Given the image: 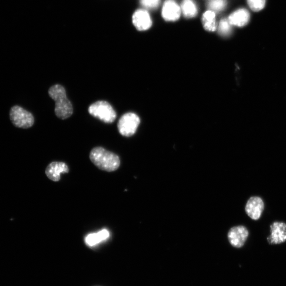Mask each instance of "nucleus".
Listing matches in <instances>:
<instances>
[{"instance_id":"18","label":"nucleus","mask_w":286,"mask_h":286,"mask_svg":"<svg viewBox=\"0 0 286 286\" xmlns=\"http://www.w3.org/2000/svg\"><path fill=\"white\" fill-rule=\"evenodd\" d=\"M249 7L254 11L263 10L265 7L266 0H247Z\"/></svg>"},{"instance_id":"4","label":"nucleus","mask_w":286,"mask_h":286,"mask_svg":"<svg viewBox=\"0 0 286 286\" xmlns=\"http://www.w3.org/2000/svg\"><path fill=\"white\" fill-rule=\"evenodd\" d=\"M10 117L13 124L18 128H29L34 124L35 120L32 114L18 106L11 108Z\"/></svg>"},{"instance_id":"12","label":"nucleus","mask_w":286,"mask_h":286,"mask_svg":"<svg viewBox=\"0 0 286 286\" xmlns=\"http://www.w3.org/2000/svg\"><path fill=\"white\" fill-rule=\"evenodd\" d=\"M250 19L249 11L245 9H240L231 13L228 20L231 25L241 27L247 25Z\"/></svg>"},{"instance_id":"13","label":"nucleus","mask_w":286,"mask_h":286,"mask_svg":"<svg viewBox=\"0 0 286 286\" xmlns=\"http://www.w3.org/2000/svg\"><path fill=\"white\" fill-rule=\"evenodd\" d=\"M110 231L106 229H103L98 233L88 235L85 239V242L88 246L93 247L107 240L110 237Z\"/></svg>"},{"instance_id":"6","label":"nucleus","mask_w":286,"mask_h":286,"mask_svg":"<svg viewBox=\"0 0 286 286\" xmlns=\"http://www.w3.org/2000/svg\"><path fill=\"white\" fill-rule=\"evenodd\" d=\"M249 236L248 229L245 226L239 225L231 228L227 237L230 244L237 248L242 247Z\"/></svg>"},{"instance_id":"16","label":"nucleus","mask_w":286,"mask_h":286,"mask_svg":"<svg viewBox=\"0 0 286 286\" xmlns=\"http://www.w3.org/2000/svg\"><path fill=\"white\" fill-rule=\"evenodd\" d=\"M232 25H231L228 19H223L219 23L218 27V31L220 35L223 37H228L232 31Z\"/></svg>"},{"instance_id":"15","label":"nucleus","mask_w":286,"mask_h":286,"mask_svg":"<svg viewBox=\"0 0 286 286\" xmlns=\"http://www.w3.org/2000/svg\"><path fill=\"white\" fill-rule=\"evenodd\" d=\"M180 7L181 12L186 18H193L197 15L198 8L194 0H183Z\"/></svg>"},{"instance_id":"9","label":"nucleus","mask_w":286,"mask_h":286,"mask_svg":"<svg viewBox=\"0 0 286 286\" xmlns=\"http://www.w3.org/2000/svg\"><path fill=\"white\" fill-rule=\"evenodd\" d=\"M132 19L136 29L140 31L149 30L152 24V20L150 15L144 9H140L135 11Z\"/></svg>"},{"instance_id":"1","label":"nucleus","mask_w":286,"mask_h":286,"mask_svg":"<svg viewBox=\"0 0 286 286\" xmlns=\"http://www.w3.org/2000/svg\"><path fill=\"white\" fill-rule=\"evenodd\" d=\"M90 159L98 169L107 172L115 171L120 165L119 157L102 147L93 148L90 153Z\"/></svg>"},{"instance_id":"14","label":"nucleus","mask_w":286,"mask_h":286,"mask_svg":"<svg viewBox=\"0 0 286 286\" xmlns=\"http://www.w3.org/2000/svg\"><path fill=\"white\" fill-rule=\"evenodd\" d=\"M202 23L205 30L210 32H215L217 30L215 12L209 10L204 13Z\"/></svg>"},{"instance_id":"5","label":"nucleus","mask_w":286,"mask_h":286,"mask_svg":"<svg viewBox=\"0 0 286 286\" xmlns=\"http://www.w3.org/2000/svg\"><path fill=\"white\" fill-rule=\"evenodd\" d=\"M140 124L139 117L133 113L122 115L118 121L117 127L121 135L126 137L133 135Z\"/></svg>"},{"instance_id":"17","label":"nucleus","mask_w":286,"mask_h":286,"mask_svg":"<svg viewBox=\"0 0 286 286\" xmlns=\"http://www.w3.org/2000/svg\"><path fill=\"white\" fill-rule=\"evenodd\" d=\"M208 7L214 12H221L224 10L227 5L226 0H210Z\"/></svg>"},{"instance_id":"19","label":"nucleus","mask_w":286,"mask_h":286,"mask_svg":"<svg viewBox=\"0 0 286 286\" xmlns=\"http://www.w3.org/2000/svg\"><path fill=\"white\" fill-rule=\"evenodd\" d=\"M140 3L146 9L155 10L160 6L161 0H141Z\"/></svg>"},{"instance_id":"10","label":"nucleus","mask_w":286,"mask_h":286,"mask_svg":"<svg viewBox=\"0 0 286 286\" xmlns=\"http://www.w3.org/2000/svg\"><path fill=\"white\" fill-rule=\"evenodd\" d=\"M181 7L172 0L166 1L162 9V16L167 21L178 20L181 14Z\"/></svg>"},{"instance_id":"2","label":"nucleus","mask_w":286,"mask_h":286,"mask_svg":"<svg viewBox=\"0 0 286 286\" xmlns=\"http://www.w3.org/2000/svg\"><path fill=\"white\" fill-rule=\"evenodd\" d=\"M50 97L56 102L55 113L58 117L65 119L72 116L73 106L67 99L64 88L60 85L51 87L48 91Z\"/></svg>"},{"instance_id":"7","label":"nucleus","mask_w":286,"mask_h":286,"mask_svg":"<svg viewBox=\"0 0 286 286\" xmlns=\"http://www.w3.org/2000/svg\"><path fill=\"white\" fill-rule=\"evenodd\" d=\"M264 210V201L261 197L258 196L250 198L245 208L247 214L254 221L261 219Z\"/></svg>"},{"instance_id":"3","label":"nucleus","mask_w":286,"mask_h":286,"mask_svg":"<svg viewBox=\"0 0 286 286\" xmlns=\"http://www.w3.org/2000/svg\"><path fill=\"white\" fill-rule=\"evenodd\" d=\"M89 114L106 123H112L117 114L111 105L106 101H98L92 104L88 109Z\"/></svg>"},{"instance_id":"8","label":"nucleus","mask_w":286,"mask_h":286,"mask_svg":"<svg viewBox=\"0 0 286 286\" xmlns=\"http://www.w3.org/2000/svg\"><path fill=\"white\" fill-rule=\"evenodd\" d=\"M270 236L267 238L270 244H279L286 241V224L275 222L270 226Z\"/></svg>"},{"instance_id":"11","label":"nucleus","mask_w":286,"mask_h":286,"mask_svg":"<svg viewBox=\"0 0 286 286\" xmlns=\"http://www.w3.org/2000/svg\"><path fill=\"white\" fill-rule=\"evenodd\" d=\"M69 172V169L65 163L53 162L47 166L45 173L48 178L54 182H58L61 179V174Z\"/></svg>"}]
</instances>
